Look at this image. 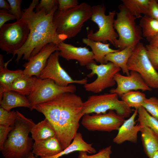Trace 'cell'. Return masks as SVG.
Returning <instances> with one entry per match:
<instances>
[{"instance_id":"6da1fadb","label":"cell","mask_w":158,"mask_h":158,"mask_svg":"<svg viewBox=\"0 0 158 158\" xmlns=\"http://www.w3.org/2000/svg\"><path fill=\"white\" fill-rule=\"evenodd\" d=\"M81 97L74 93H62L51 101L35 106L34 109L42 113L54 129L63 150L72 142L84 116Z\"/></svg>"},{"instance_id":"7a4b0ae2","label":"cell","mask_w":158,"mask_h":158,"mask_svg":"<svg viewBox=\"0 0 158 158\" xmlns=\"http://www.w3.org/2000/svg\"><path fill=\"white\" fill-rule=\"evenodd\" d=\"M38 3V0H33L29 6L22 11V18L28 24L30 32L25 44L13 54V58L17 55L15 61L17 63L23 56V59L28 61L48 44L53 43L58 45L67 39L65 36L57 34L53 22L54 15L58 6L47 14L44 8L34 11Z\"/></svg>"},{"instance_id":"3957f363","label":"cell","mask_w":158,"mask_h":158,"mask_svg":"<svg viewBox=\"0 0 158 158\" xmlns=\"http://www.w3.org/2000/svg\"><path fill=\"white\" fill-rule=\"evenodd\" d=\"M16 112L14 126L1 151L4 158H28L32 150L33 139L29 134L35 123L32 119Z\"/></svg>"},{"instance_id":"277c9868","label":"cell","mask_w":158,"mask_h":158,"mask_svg":"<svg viewBox=\"0 0 158 158\" xmlns=\"http://www.w3.org/2000/svg\"><path fill=\"white\" fill-rule=\"evenodd\" d=\"M91 15L92 6L85 2L65 11L57 9L53 18L57 33L68 39L75 37L81 32L84 23L90 19Z\"/></svg>"},{"instance_id":"5b68a950","label":"cell","mask_w":158,"mask_h":158,"mask_svg":"<svg viewBox=\"0 0 158 158\" xmlns=\"http://www.w3.org/2000/svg\"><path fill=\"white\" fill-rule=\"evenodd\" d=\"M118 9L114 21V28L118 36L116 48L120 50L129 47L134 49L143 39L141 28L136 24V18L123 4L118 6Z\"/></svg>"},{"instance_id":"8992f818","label":"cell","mask_w":158,"mask_h":158,"mask_svg":"<svg viewBox=\"0 0 158 158\" xmlns=\"http://www.w3.org/2000/svg\"><path fill=\"white\" fill-rule=\"evenodd\" d=\"M106 8L103 4L92 6L90 20L97 24L99 30L94 32L92 30L88 32L87 38L96 41L110 43L116 47L118 35L114 27V17L116 13L114 10L105 14Z\"/></svg>"},{"instance_id":"52a82bcc","label":"cell","mask_w":158,"mask_h":158,"mask_svg":"<svg viewBox=\"0 0 158 158\" xmlns=\"http://www.w3.org/2000/svg\"><path fill=\"white\" fill-rule=\"evenodd\" d=\"M118 96L116 93H110L90 96L83 103V113L84 115L104 114L107 111L112 110L125 118L129 117L132 112L131 108L119 100Z\"/></svg>"},{"instance_id":"ba28073f","label":"cell","mask_w":158,"mask_h":158,"mask_svg":"<svg viewBox=\"0 0 158 158\" xmlns=\"http://www.w3.org/2000/svg\"><path fill=\"white\" fill-rule=\"evenodd\" d=\"M29 26L21 18L13 23L5 24L0 28V48L13 54L26 42L30 33Z\"/></svg>"},{"instance_id":"9c48e42d","label":"cell","mask_w":158,"mask_h":158,"mask_svg":"<svg viewBox=\"0 0 158 158\" xmlns=\"http://www.w3.org/2000/svg\"><path fill=\"white\" fill-rule=\"evenodd\" d=\"M127 67L130 71L138 73L151 88L158 89V72L149 58L143 43L140 42L134 49Z\"/></svg>"},{"instance_id":"30bf717a","label":"cell","mask_w":158,"mask_h":158,"mask_svg":"<svg viewBox=\"0 0 158 158\" xmlns=\"http://www.w3.org/2000/svg\"><path fill=\"white\" fill-rule=\"evenodd\" d=\"M76 91V87L72 84L67 87H62L51 79L37 78L33 90L27 96L31 105L30 110L32 111L36 105L51 101L62 93H74Z\"/></svg>"},{"instance_id":"8fae6325","label":"cell","mask_w":158,"mask_h":158,"mask_svg":"<svg viewBox=\"0 0 158 158\" xmlns=\"http://www.w3.org/2000/svg\"><path fill=\"white\" fill-rule=\"evenodd\" d=\"M87 68L91 70V72L87 75V77L91 78L96 74L97 78L93 82L84 85V87L86 91L95 93L114 86L116 83L114 76L121 70L120 67L110 62L99 65L96 63H92Z\"/></svg>"},{"instance_id":"7c38bea8","label":"cell","mask_w":158,"mask_h":158,"mask_svg":"<svg viewBox=\"0 0 158 158\" xmlns=\"http://www.w3.org/2000/svg\"><path fill=\"white\" fill-rule=\"evenodd\" d=\"M125 118L113 110L106 113L85 114L82 117L81 124L91 131L110 132L118 130L124 122Z\"/></svg>"},{"instance_id":"4fadbf2b","label":"cell","mask_w":158,"mask_h":158,"mask_svg":"<svg viewBox=\"0 0 158 158\" xmlns=\"http://www.w3.org/2000/svg\"><path fill=\"white\" fill-rule=\"evenodd\" d=\"M59 56L58 51L51 55L46 66L40 73L39 78L51 79L57 85L64 87L73 83L84 85L87 83V77L79 80L73 79L61 66L59 61Z\"/></svg>"},{"instance_id":"5bb4252c","label":"cell","mask_w":158,"mask_h":158,"mask_svg":"<svg viewBox=\"0 0 158 158\" xmlns=\"http://www.w3.org/2000/svg\"><path fill=\"white\" fill-rule=\"evenodd\" d=\"M114 78L117 84L115 88L111 89L109 92L116 93L119 96L130 90L151 91L152 88L150 87L137 72L130 71L129 75L124 76L119 73L116 74Z\"/></svg>"},{"instance_id":"9a60e30c","label":"cell","mask_w":158,"mask_h":158,"mask_svg":"<svg viewBox=\"0 0 158 158\" xmlns=\"http://www.w3.org/2000/svg\"><path fill=\"white\" fill-rule=\"evenodd\" d=\"M56 51H59L58 45L51 43L44 46L40 51L30 58L23 65L25 74L39 78L41 72L46 66L51 55Z\"/></svg>"},{"instance_id":"2e32d148","label":"cell","mask_w":158,"mask_h":158,"mask_svg":"<svg viewBox=\"0 0 158 158\" xmlns=\"http://www.w3.org/2000/svg\"><path fill=\"white\" fill-rule=\"evenodd\" d=\"M59 56L67 61L75 60L81 66L87 68L92 63H96L93 59L94 54L92 51L86 47H76L63 41L58 45Z\"/></svg>"},{"instance_id":"e0dca14e","label":"cell","mask_w":158,"mask_h":158,"mask_svg":"<svg viewBox=\"0 0 158 158\" xmlns=\"http://www.w3.org/2000/svg\"><path fill=\"white\" fill-rule=\"evenodd\" d=\"M138 109H135L131 116L125 120L119 128L116 135L113 139V142L120 144L126 141L136 143L138 140V134L140 131L141 126L139 124L135 125V120L138 114Z\"/></svg>"},{"instance_id":"ac0fdd59","label":"cell","mask_w":158,"mask_h":158,"mask_svg":"<svg viewBox=\"0 0 158 158\" xmlns=\"http://www.w3.org/2000/svg\"><path fill=\"white\" fill-rule=\"evenodd\" d=\"M63 150L56 135L42 140L35 141L32 153L41 157L56 155Z\"/></svg>"},{"instance_id":"d6986e66","label":"cell","mask_w":158,"mask_h":158,"mask_svg":"<svg viewBox=\"0 0 158 158\" xmlns=\"http://www.w3.org/2000/svg\"><path fill=\"white\" fill-rule=\"evenodd\" d=\"M12 59L5 63L2 55L0 54V101L3 92L9 91L14 80L23 73V70H11L8 69L7 65Z\"/></svg>"},{"instance_id":"ffe728a7","label":"cell","mask_w":158,"mask_h":158,"mask_svg":"<svg viewBox=\"0 0 158 158\" xmlns=\"http://www.w3.org/2000/svg\"><path fill=\"white\" fill-rule=\"evenodd\" d=\"M0 104L1 107L8 111L17 107H23L30 109L31 108V105L27 97L12 91L3 92Z\"/></svg>"},{"instance_id":"44dd1931","label":"cell","mask_w":158,"mask_h":158,"mask_svg":"<svg viewBox=\"0 0 158 158\" xmlns=\"http://www.w3.org/2000/svg\"><path fill=\"white\" fill-rule=\"evenodd\" d=\"M141 126L140 132L144 151L149 158H152L158 151V134L147 126Z\"/></svg>"},{"instance_id":"7402d4cb","label":"cell","mask_w":158,"mask_h":158,"mask_svg":"<svg viewBox=\"0 0 158 158\" xmlns=\"http://www.w3.org/2000/svg\"><path fill=\"white\" fill-rule=\"evenodd\" d=\"M76 151H85L91 154H95L96 152L95 149L92 147V144L85 142L83 138L82 134L77 133L70 145L60 153L54 156L40 158H59Z\"/></svg>"},{"instance_id":"603a6c76","label":"cell","mask_w":158,"mask_h":158,"mask_svg":"<svg viewBox=\"0 0 158 158\" xmlns=\"http://www.w3.org/2000/svg\"><path fill=\"white\" fill-rule=\"evenodd\" d=\"M133 49L131 47H127L117 52L109 53L104 58L105 63L112 62L120 67L123 74L129 75L130 71L128 68L127 63Z\"/></svg>"},{"instance_id":"cb8c5ba5","label":"cell","mask_w":158,"mask_h":158,"mask_svg":"<svg viewBox=\"0 0 158 158\" xmlns=\"http://www.w3.org/2000/svg\"><path fill=\"white\" fill-rule=\"evenodd\" d=\"M83 42L86 45L89 46L92 49L94 54L93 59L100 64H106L104 58L108 54L115 52L120 50L113 49L110 47V44L96 41L87 38H83Z\"/></svg>"},{"instance_id":"d4e9b609","label":"cell","mask_w":158,"mask_h":158,"mask_svg":"<svg viewBox=\"0 0 158 158\" xmlns=\"http://www.w3.org/2000/svg\"><path fill=\"white\" fill-rule=\"evenodd\" d=\"M37 78L35 76H29L23 73L14 80L9 91L28 96L33 89Z\"/></svg>"},{"instance_id":"484cf974","label":"cell","mask_w":158,"mask_h":158,"mask_svg":"<svg viewBox=\"0 0 158 158\" xmlns=\"http://www.w3.org/2000/svg\"><path fill=\"white\" fill-rule=\"evenodd\" d=\"M30 133L32 138L35 141L44 140L56 135L53 127L46 118L37 124H35Z\"/></svg>"},{"instance_id":"4316f807","label":"cell","mask_w":158,"mask_h":158,"mask_svg":"<svg viewBox=\"0 0 158 158\" xmlns=\"http://www.w3.org/2000/svg\"><path fill=\"white\" fill-rule=\"evenodd\" d=\"M142 35L150 41L158 34V20L147 15L142 17L140 21Z\"/></svg>"},{"instance_id":"83f0119b","label":"cell","mask_w":158,"mask_h":158,"mask_svg":"<svg viewBox=\"0 0 158 158\" xmlns=\"http://www.w3.org/2000/svg\"><path fill=\"white\" fill-rule=\"evenodd\" d=\"M123 5L136 18H142V14L147 15L150 0H122Z\"/></svg>"},{"instance_id":"f1b7e54d","label":"cell","mask_w":158,"mask_h":158,"mask_svg":"<svg viewBox=\"0 0 158 158\" xmlns=\"http://www.w3.org/2000/svg\"><path fill=\"white\" fill-rule=\"evenodd\" d=\"M120 97L127 106L137 109L142 106L147 99L145 93L135 90L128 91Z\"/></svg>"},{"instance_id":"f546056e","label":"cell","mask_w":158,"mask_h":158,"mask_svg":"<svg viewBox=\"0 0 158 158\" xmlns=\"http://www.w3.org/2000/svg\"><path fill=\"white\" fill-rule=\"evenodd\" d=\"M138 109V118L137 121L139 124L149 127L158 134V120L150 114L143 107Z\"/></svg>"},{"instance_id":"4dcf8cb0","label":"cell","mask_w":158,"mask_h":158,"mask_svg":"<svg viewBox=\"0 0 158 158\" xmlns=\"http://www.w3.org/2000/svg\"><path fill=\"white\" fill-rule=\"evenodd\" d=\"M17 115L16 111H8L0 108V125L13 127Z\"/></svg>"},{"instance_id":"1f68e13d","label":"cell","mask_w":158,"mask_h":158,"mask_svg":"<svg viewBox=\"0 0 158 158\" xmlns=\"http://www.w3.org/2000/svg\"><path fill=\"white\" fill-rule=\"evenodd\" d=\"M152 116L158 120V98L152 97L147 98L142 106Z\"/></svg>"},{"instance_id":"d6a6232c","label":"cell","mask_w":158,"mask_h":158,"mask_svg":"<svg viewBox=\"0 0 158 158\" xmlns=\"http://www.w3.org/2000/svg\"><path fill=\"white\" fill-rule=\"evenodd\" d=\"M111 149V146H109L100 150L97 153L90 155H87L86 152L79 151L78 158H110Z\"/></svg>"},{"instance_id":"836d02e7","label":"cell","mask_w":158,"mask_h":158,"mask_svg":"<svg viewBox=\"0 0 158 158\" xmlns=\"http://www.w3.org/2000/svg\"><path fill=\"white\" fill-rule=\"evenodd\" d=\"M11 8L9 13L14 15L16 21L20 20L22 18L23 12L21 10V5L22 0H7Z\"/></svg>"},{"instance_id":"e575fe53","label":"cell","mask_w":158,"mask_h":158,"mask_svg":"<svg viewBox=\"0 0 158 158\" xmlns=\"http://www.w3.org/2000/svg\"><path fill=\"white\" fill-rule=\"evenodd\" d=\"M57 6H58V0H41L36 6L35 11L44 8L46 13L48 14Z\"/></svg>"},{"instance_id":"d590c367","label":"cell","mask_w":158,"mask_h":158,"mask_svg":"<svg viewBox=\"0 0 158 158\" xmlns=\"http://www.w3.org/2000/svg\"><path fill=\"white\" fill-rule=\"evenodd\" d=\"M147 53L149 58L156 70L158 69V49L146 45Z\"/></svg>"},{"instance_id":"8d00e7d4","label":"cell","mask_w":158,"mask_h":158,"mask_svg":"<svg viewBox=\"0 0 158 158\" xmlns=\"http://www.w3.org/2000/svg\"><path fill=\"white\" fill-rule=\"evenodd\" d=\"M58 10L60 11H65L72 8L79 4L77 0H58Z\"/></svg>"},{"instance_id":"74e56055","label":"cell","mask_w":158,"mask_h":158,"mask_svg":"<svg viewBox=\"0 0 158 158\" xmlns=\"http://www.w3.org/2000/svg\"><path fill=\"white\" fill-rule=\"evenodd\" d=\"M13 127L0 125V150L1 151L8 135Z\"/></svg>"},{"instance_id":"f35d334b","label":"cell","mask_w":158,"mask_h":158,"mask_svg":"<svg viewBox=\"0 0 158 158\" xmlns=\"http://www.w3.org/2000/svg\"><path fill=\"white\" fill-rule=\"evenodd\" d=\"M147 15L158 20V3L156 1L150 0L148 12Z\"/></svg>"},{"instance_id":"ab89813d","label":"cell","mask_w":158,"mask_h":158,"mask_svg":"<svg viewBox=\"0 0 158 158\" xmlns=\"http://www.w3.org/2000/svg\"><path fill=\"white\" fill-rule=\"evenodd\" d=\"M16 19V17L9 13L7 10H0V28L5 24L6 22Z\"/></svg>"},{"instance_id":"60d3db41","label":"cell","mask_w":158,"mask_h":158,"mask_svg":"<svg viewBox=\"0 0 158 158\" xmlns=\"http://www.w3.org/2000/svg\"><path fill=\"white\" fill-rule=\"evenodd\" d=\"M0 8L1 9H4L10 11V6L9 3L5 0H0Z\"/></svg>"},{"instance_id":"b9f144b4","label":"cell","mask_w":158,"mask_h":158,"mask_svg":"<svg viewBox=\"0 0 158 158\" xmlns=\"http://www.w3.org/2000/svg\"><path fill=\"white\" fill-rule=\"evenodd\" d=\"M149 45L158 49V34L150 41Z\"/></svg>"},{"instance_id":"7bdbcfd3","label":"cell","mask_w":158,"mask_h":158,"mask_svg":"<svg viewBox=\"0 0 158 158\" xmlns=\"http://www.w3.org/2000/svg\"><path fill=\"white\" fill-rule=\"evenodd\" d=\"M28 158H37V157H35V155L34 154L31 152Z\"/></svg>"},{"instance_id":"ee69618b","label":"cell","mask_w":158,"mask_h":158,"mask_svg":"<svg viewBox=\"0 0 158 158\" xmlns=\"http://www.w3.org/2000/svg\"><path fill=\"white\" fill-rule=\"evenodd\" d=\"M152 158H158V151L155 153Z\"/></svg>"}]
</instances>
